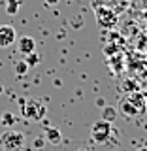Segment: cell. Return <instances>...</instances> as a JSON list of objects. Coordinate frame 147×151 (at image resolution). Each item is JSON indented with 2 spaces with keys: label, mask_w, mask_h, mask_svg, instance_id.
I'll return each instance as SVG.
<instances>
[{
  "label": "cell",
  "mask_w": 147,
  "mask_h": 151,
  "mask_svg": "<svg viewBox=\"0 0 147 151\" xmlns=\"http://www.w3.org/2000/svg\"><path fill=\"white\" fill-rule=\"evenodd\" d=\"M19 110H21V115L28 121H42L47 115V108L45 104L38 98H21L19 100Z\"/></svg>",
  "instance_id": "cell-1"
},
{
  "label": "cell",
  "mask_w": 147,
  "mask_h": 151,
  "mask_svg": "<svg viewBox=\"0 0 147 151\" xmlns=\"http://www.w3.org/2000/svg\"><path fill=\"white\" fill-rule=\"evenodd\" d=\"M113 136H117V129L113 127V123H108L104 119L96 121L91 129V138L96 144H111Z\"/></svg>",
  "instance_id": "cell-2"
},
{
  "label": "cell",
  "mask_w": 147,
  "mask_h": 151,
  "mask_svg": "<svg viewBox=\"0 0 147 151\" xmlns=\"http://www.w3.org/2000/svg\"><path fill=\"white\" fill-rule=\"evenodd\" d=\"M0 147L4 151H23L25 147V134L19 130L8 129L0 134Z\"/></svg>",
  "instance_id": "cell-3"
},
{
  "label": "cell",
  "mask_w": 147,
  "mask_h": 151,
  "mask_svg": "<svg viewBox=\"0 0 147 151\" xmlns=\"http://www.w3.org/2000/svg\"><path fill=\"white\" fill-rule=\"evenodd\" d=\"M17 42V32L11 25H0V47L6 49V47L13 45Z\"/></svg>",
  "instance_id": "cell-4"
},
{
  "label": "cell",
  "mask_w": 147,
  "mask_h": 151,
  "mask_svg": "<svg viewBox=\"0 0 147 151\" xmlns=\"http://www.w3.org/2000/svg\"><path fill=\"white\" fill-rule=\"evenodd\" d=\"M117 111L121 113V115H125L126 119H134V117H138L140 115V110L134 106V104L130 102V98L128 96H123L121 100H119V106H117Z\"/></svg>",
  "instance_id": "cell-5"
},
{
  "label": "cell",
  "mask_w": 147,
  "mask_h": 151,
  "mask_svg": "<svg viewBox=\"0 0 147 151\" xmlns=\"http://www.w3.org/2000/svg\"><path fill=\"white\" fill-rule=\"evenodd\" d=\"M17 49L21 51L23 55H28V53H32V51L36 49V40L32 36H21L17 40Z\"/></svg>",
  "instance_id": "cell-6"
},
{
  "label": "cell",
  "mask_w": 147,
  "mask_h": 151,
  "mask_svg": "<svg viewBox=\"0 0 147 151\" xmlns=\"http://www.w3.org/2000/svg\"><path fill=\"white\" fill-rule=\"evenodd\" d=\"M126 96L130 98V102L134 104L138 110L143 113L145 110H147V106H145V96H143V91H132V93H128Z\"/></svg>",
  "instance_id": "cell-7"
},
{
  "label": "cell",
  "mask_w": 147,
  "mask_h": 151,
  "mask_svg": "<svg viewBox=\"0 0 147 151\" xmlns=\"http://www.w3.org/2000/svg\"><path fill=\"white\" fill-rule=\"evenodd\" d=\"M44 140L45 142H49V144H53V145H59L60 144V130L59 129H55V127H49V129H45L44 132Z\"/></svg>",
  "instance_id": "cell-8"
},
{
  "label": "cell",
  "mask_w": 147,
  "mask_h": 151,
  "mask_svg": "<svg viewBox=\"0 0 147 151\" xmlns=\"http://www.w3.org/2000/svg\"><path fill=\"white\" fill-rule=\"evenodd\" d=\"M4 9L8 15H17L21 9V0H4Z\"/></svg>",
  "instance_id": "cell-9"
},
{
  "label": "cell",
  "mask_w": 147,
  "mask_h": 151,
  "mask_svg": "<svg viewBox=\"0 0 147 151\" xmlns=\"http://www.w3.org/2000/svg\"><path fill=\"white\" fill-rule=\"evenodd\" d=\"M117 108H113V106H102V117L100 119L104 121H108V123H113L115 121V117H117Z\"/></svg>",
  "instance_id": "cell-10"
},
{
  "label": "cell",
  "mask_w": 147,
  "mask_h": 151,
  "mask_svg": "<svg viewBox=\"0 0 147 151\" xmlns=\"http://www.w3.org/2000/svg\"><path fill=\"white\" fill-rule=\"evenodd\" d=\"M0 119H2L0 123H2L4 127H8V129H11V127H13V123L17 121V117L13 115L11 111H6V113H2V117H0Z\"/></svg>",
  "instance_id": "cell-11"
},
{
  "label": "cell",
  "mask_w": 147,
  "mask_h": 151,
  "mask_svg": "<svg viewBox=\"0 0 147 151\" xmlns=\"http://www.w3.org/2000/svg\"><path fill=\"white\" fill-rule=\"evenodd\" d=\"M13 70H15L17 76H25L28 72V64L25 63V60H17V63L13 64Z\"/></svg>",
  "instance_id": "cell-12"
},
{
  "label": "cell",
  "mask_w": 147,
  "mask_h": 151,
  "mask_svg": "<svg viewBox=\"0 0 147 151\" xmlns=\"http://www.w3.org/2000/svg\"><path fill=\"white\" fill-rule=\"evenodd\" d=\"M25 57H27L25 63L28 64V68H32V66H38V63H40V55L34 53V51H32V53H28V55H25Z\"/></svg>",
  "instance_id": "cell-13"
},
{
  "label": "cell",
  "mask_w": 147,
  "mask_h": 151,
  "mask_svg": "<svg viewBox=\"0 0 147 151\" xmlns=\"http://www.w3.org/2000/svg\"><path fill=\"white\" fill-rule=\"evenodd\" d=\"M96 106H106V100H104V98H98V100H96Z\"/></svg>",
  "instance_id": "cell-14"
},
{
  "label": "cell",
  "mask_w": 147,
  "mask_h": 151,
  "mask_svg": "<svg viewBox=\"0 0 147 151\" xmlns=\"http://www.w3.org/2000/svg\"><path fill=\"white\" fill-rule=\"evenodd\" d=\"M34 145H36V147H42V145H44V140H42V138H40V140H36V142H34Z\"/></svg>",
  "instance_id": "cell-15"
},
{
  "label": "cell",
  "mask_w": 147,
  "mask_h": 151,
  "mask_svg": "<svg viewBox=\"0 0 147 151\" xmlns=\"http://www.w3.org/2000/svg\"><path fill=\"white\" fill-rule=\"evenodd\" d=\"M57 2H59V0H45V4H47V6H55Z\"/></svg>",
  "instance_id": "cell-16"
},
{
  "label": "cell",
  "mask_w": 147,
  "mask_h": 151,
  "mask_svg": "<svg viewBox=\"0 0 147 151\" xmlns=\"http://www.w3.org/2000/svg\"><path fill=\"white\" fill-rule=\"evenodd\" d=\"M143 96H145V106H147V89L143 91Z\"/></svg>",
  "instance_id": "cell-17"
},
{
  "label": "cell",
  "mask_w": 147,
  "mask_h": 151,
  "mask_svg": "<svg viewBox=\"0 0 147 151\" xmlns=\"http://www.w3.org/2000/svg\"><path fill=\"white\" fill-rule=\"evenodd\" d=\"M136 151H147V147H140V149H136Z\"/></svg>",
  "instance_id": "cell-18"
},
{
  "label": "cell",
  "mask_w": 147,
  "mask_h": 151,
  "mask_svg": "<svg viewBox=\"0 0 147 151\" xmlns=\"http://www.w3.org/2000/svg\"><path fill=\"white\" fill-rule=\"evenodd\" d=\"M77 151H87V149H77Z\"/></svg>",
  "instance_id": "cell-19"
},
{
  "label": "cell",
  "mask_w": 147,
  "mask_h": 151,
  "mask_svg": "<svg viewBox=\"0 0 147 151\" xmlns=\"http://www.w3.org/2000/svg\"><path fill=\"white\" fill-rule=\"evenodd\" d=\"M0 93H2V85H0Z\"/></svg>",
  "instance_id": "cell-20"
}]
</instances>
